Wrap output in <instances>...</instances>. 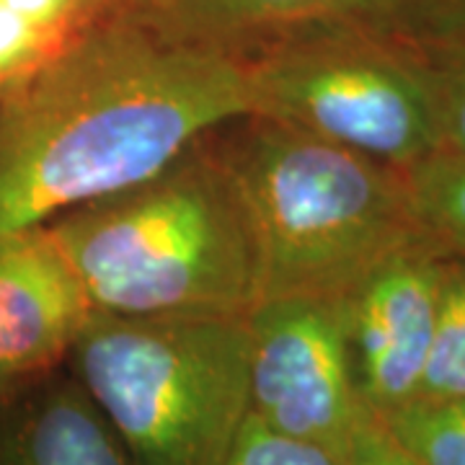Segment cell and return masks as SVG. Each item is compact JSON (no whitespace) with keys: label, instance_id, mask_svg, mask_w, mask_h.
I'll list each match as a JSON object with an SVG mask.
<instances>
[{"label":"cell","instance_id":"6da1fadb","mask_svg":"<svg viewBox=\"0 0 465 465\" xmlns=\"http://www.w3.org/2000/svg\"><path fill=\"white\" fill-rule=\"evenodd\" d=\"M251 112L246 63L183 39H70L0 91V235L161 173Z\"/></svg>","mask_w":465,"mask_h":465},{"label":"cell","instance_id":"7a4b0ae2","mask_svg":"<svg viewBox=\"0 0 465 465\" xmlns=\"http://www.w3.org/2000/svg\"><path fill=\"white\" fill-rule=\"evenodd\" d=\"M215 133L161 173L42 225L94 313L249 316L259 302L253 232Z\"/></svg>","mask_w":465,"mask_h":465},{"label":"cell","instance_id":"3957f363","mask_svg":"<svg viewBox=\"0 0 465 465\" xmlns=\"http://www.w3.org/2000/svg\"><path fill=\"white\" fill-rule=\"evenodd\" d=\"M215 143L249 215L259 300H344L388 259L434 249L401 168L253 114Z\"/></svg>","mask_w":465,"mask_h":465},{"label":"cell","instance_id":"277c9868","mask_svg":"<svg viewBox=\"0 0 465 465\" xmlns=\"http://www.w3.org/2000/svg\"><path fill=\"white\" fill-rule=\"evenodd\" d=\"M65 365L133 465H225L249 416L246 316L91 311Z\"/></svg>","mask_w":465,"mask_h":465},{"label":"cell","instance_id":"5b68a950","mask_svg":"<svg viewBox=\"0 0 465 465\" xmlns=\"http://www.w3.org/2000/svg\"><path fill=\"white\" fill-rule=\"evenodd\" d=\"M243 60L253 116L409 168L440 148L432 99L409 52L375 24Z\"/></svg>","mask_w":465,"mask_h":465},{"label":"cell","instance_id":"8992f818","mask_svg":"<svg viewBox=\"0 0 465 465\" xmlns=\"http://www.w3.org/2000/svg\"><path fill=\"white\" fill-rule=\"evenodd\" d=\"M246 326L249 414L341 458L367 411L351 372L341 300H259Z\"/></svg>","mask_w":465,"mask_h":465},{"label":"cell","instance_id":"52a82bcc","mask_svg":"<svg viewBox=\"0 0 465 465\" xmlns=\"http://www.w3.org/2000/svg\"><path fill=\"white\" fill-rule=\"evenodd\" d=\"M445 259L430 246L403 251L341 300L357 393L381 419L419 396Z\"/></svg>","mask_w":465,"mask_h":465},{"label":"cell","instance_id":"ba28073f","mask_svg":"<svg viewBox=\"0 0 465 465\" xmlns=\"http://www.w3.org/2000/svg\"><path fill=\"white\" fill-rule=\"evenodd\" d=\"M91 305L47 231L0 235V399L65 367Z\"/></svg>","mask_w":465,"mask_h":465},{"label":"cell","instance_id":"9c48e42d","mask_svg":"<svg viewBox=\"0 0 465 465\" xmlns=\"http://www.w3.org/2000/svg\"><path fill=\"white\" fill-rule=\"evenodd\" d=\"M0 465H133L94 399L63 367L0 399Z\"/></svg>","mask_w":465,"mask_h":465},{"label":"cell","instance_id":"30bf717a","mask_svg":"<svg viewBox=\"0 0 465 465\" xmlns=\"http://www.w3.org/2000/svg\"><path fill=\"white\" fill-rule=\"evenodd\" d=\"M409 52L432 99L440 148L465 153V0H416L375 24Z\"/></svg>","mask_w":465,"mask_h":465},{"label":"cell","instance_id":"8fae6325","mask_svg":"<svg viewBox=\"0 0 465 465\" xmlns=\"http://www.w3.org/2000/svg\"><path fill=\"white\" fill-rule=\"evenodd\" d=\"M182 24L183 42L220 50L232 34L277 29L305 21L385 24L416 0H168Z\"/></svg>","mask_w":465,"mask_h":465},{"label":"cell","instance_id":"7c38bea8","mask_svg":"<svg viewBox=\"0 0 465 465\" xmlns=\"http://www.w3.org/2000/svg\"><path fill=\"white\" fill-rule=\"evenodd\" d=\"M411 210L424 235L448 259H465V153L437 148L403 168Z\"/></svg>","mask_w":465,"mask_h":465},{"label":"cell","instance_id":"4fadbf2b","mask_svg":"<svg viewBox=\"0 0 465 465\" xmlns=\"http://www.w3.org/2000/svg\"><path fill=\"white\" fill-rule=\"evenodd\" d=\"M416 399L465 401V259H445L432 347Z\"/></svg>","mask_w":465,"mask_h":465},{"label":"cell","instance_id":"5bb4252c","mask_svg":"<svg viewBox=\"0 0 465 465\" xmlns=\"http://www.w3.org/2000/svg\"><path fill=\"white\" fill-rule=\"evenodd\" d=\"M382 421L419 465H465V401L416 399Z\"/></svg>","mask_w":465,"mask_h":465},{"label":"cell","instance_id":"9a60e30c","mask_svg":"<svg viewBox=\"0 0 465 465\" xmlns=\"http://www.w3.org/2000/svg\"><path fill=\"white\" fill-rule=\"evenodd\" d=\"M225 465H341V458L323 445L277 432L249 414L238 430Z\"/></svg>","mask_w":465,"mask_h":465},{"label":"cell","instance_id":"2e32d148","mask_svg":"<svg viewBox=\"0 0 465 465\" xmlns=\"http://www.w3.org/2000/svg\"><path fill=\"white\" fill-rule=\"evenodd\" d=\"M341 465H419L391 434L381 416L367 409L341 452Z\"/></svg>","mask_w":465,"mask_h":465},{"label":"cell","instance_id":"e0dca14e","mask_svg":"<svg viewBox=\"0 0 465 465\" xmlns=\"http://www.w3.org/2000/svg\"><path fill=\"white\" fill-rule=\"evenodd\" d=\"M84 3L85 0H0V5L29 21L34 29L52 36L54 42H65L70 36V24Z\"/></svg>","mask_w":465,"mask_h":465}]
</instances>
